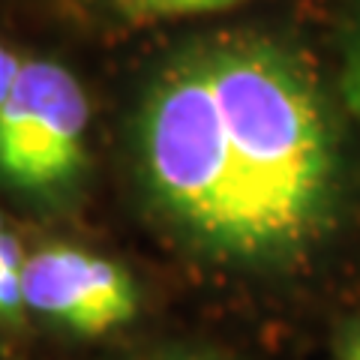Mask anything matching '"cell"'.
<instances>
[{
  "label": "cell",
  "instance_id": "cell-1",
  "mask_svg": "<svg viewBox=\"0 0 360 360\" xmlns=\"http://www.w3.org/2000/svg\"><path fill=\"white\" fill-rule=\"evenodd\" d=\"M141 160L160 205L229 255L285 252L330 198L328 115L307 72L267 42L172 66L144 105Z\"/></svg>",
  "mask_w": 360,
  "mask_h": 360
},
{
  "label": "cell",
  "instance_id": "cell-2",
  "mask_svg": "<svg viewBox=\"0 0 360 360\" xmlns=\"http://www.w3.org/2000/svg\"><path fill=\"white\" fill-rule=\"evenodd\" d=\"M90 105L78 78L54 60H21L0 103V174L49 193L82 172Z\"/></svg>",
  "mask_w": 360,
  "mask_h": 360
},
{
  "label": "cell",
  "instance_id": "cell-3",
  "mask_svg": "<svg viewBox=\"0 0 360 360\" xmlns=\"http://www.w3.org/2000/svg\"><path fill=\"white\" fill-rule=\"evenodd\" d=\"M25 309L84 336H103L139 312V291L120 264L75 246H45L21 264Z\"/></svg>",
  "mask_w": 360,
  "mask_h": 360
},
{
  "label": "cell",
  "instance_id": "cell-4",
  "mask_svg": "<svg viewBox=\"0 0 360 360\" xmlns=\"http://www.w3.org/2000/svg\"><path fill=\"white\" fill-rule=\"evenodd\" d=\"M21 264H25L21 243L6 229L4 217H0V319H15L25 309V297H21Z\"/></svg>",
  "mask_w": 360,
  "mask_h": 360
},
{
  "label": "cell",
  "instance_id": "cell-5",
  "mask_svg": "<svg viewBox=\"0 0 360 360\" xmlns=\"http://www.w3.org/2000/svg\"><path fill=\"white\" fill-rule=\"evenodd\" d=\"M231 4H240V0H120V6L139 21L198 15V13H213V9H225Z\"/></svg>",
  "mask_w": 360,
  "mask_h": 360
},
{
  "label": "cell",
  "instance_id": "cell-6",
  "mask_svg": "<svg viewBox=\"0 0 360 360\" xmlns=\"http://www.w3.org/2000/svg\"><path fill=\"white\" fill-rule=\"evenodd\" d=\"M18 70H21V60L6 49V45H0V103L6 99V94H9V87H13Z\"/></svg>",
  "mask_w": 360,
  "mask_h": 360
},
{
  "label": "cell",
  "instance_id": "cell-7",
  "mask_svg": "<svg viewBox=\"0 0 360 360\" xmlns=\"http://www.w3.org/2000/svg\"><path fill=\"white\" fill-rule=\"evenodd\" d=\"M348 99H352L354 111L360 115V51H357V58L352 63V72H348Z\"/></svg>",
  "mask_w": 360,
  "mask_h": 360
},
{
  "label": "cell",
  "instance_id": "cell-8",
  "mask_svg": "<svg viewBox=\"0 0 360 360\" xmlns=\"http://www.w3.org/2000/svg\"><path fill=\"white\" fill-rule=\"evenodd\" d=\"M348 360H360V342L352 348V354H348Z\"/></svg>",
  "mask_w": 360,
  "mask_h": 360
}]
</instances>
